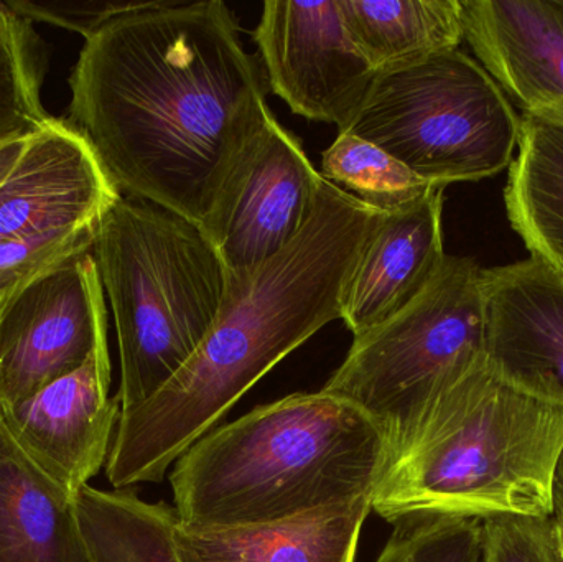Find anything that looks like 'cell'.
I'll return each instance as SVG.
<instances>
[{
  "label": "cell",
  "mask_w": 563,
  "mask_h": 562,
  "mask_svg": "<svg viewBox=\"0 0 563 562\" xmlns=\"http://www.w3.org/2000/svg\"><path fill=\"white\" fill-rule=\"evenodd\" d=\"M68 122L119 191L200 227L271 114L263 78L221 0L148 2L85 40Z\"/></svg>",
  "instance_id": "6da1fadb"
},
{
  "label": "cell",
  "mask_w": 563,
  "mask_h": 562,
  "mask_svg": "<svg viewBox=\"0 0 563 562\" xmlns=\"http://www.w3.org/2000/svg\"><path fill=\"white\" fill-rule=\"evenodd\" d=\"M386 213L324 178L300 234L263 266L227 274L223 302L187 365L121 411L106 475L115 491L158 484L277 363L341 319L344 286Z\"/></svg>",
  "instance_id": "7a4b0ae2"
},
{
  "label": "cell",
  "mask_w": 563,
  "mask_h": 562,
  "mask_svg": "<svg viewBox=\"0 0 563 562\" xmlns=\"http://www.w3.org/2000/svg\"><path fill=\"white\" fill-rule=\"evenodd\" d=\"M389 462L363 409L297 393L195 442L170 474L175 511L197 530L279 524L371 497Z\"/></svg>",
  "instance_id": "3957f363"
},
{
  "label": "cell",
  "mask_w": 563,
  "mask_h": 562,
  "mask_svg": "<svg viewBox=\"0 0 563 562\" xmlns=\"http://www.w3.org/2000/svg\"><path fill=\"white\" fill-rule=\"evenodd\" d=\"M563 408L499 378L485 356L420 416L371 495L394 524L410 515L551 518Z\"/></svg>",
  "instance_id": "277c9868"
},
{
  "label": "cell",
  "mask_w": 563,
  "mask_h": 562,
  "mask_svg": "<svg viewBox=\"0 0 563 562\" xmlns=\"http://www.w3.org/2000/svg\"><path fill=\"white\" fill-rule=\"evenodd\" d=\"M114 313L121 411L157 395L197 353L223 302L227 271L198 224L119 198L92 244Z\"/></svg>",
  "instance_id": "5b68a950"
},
{
  "label": "cell",
  "mask_w": 563,
  "mask_h": 562,
  "mask_svg": "<svg viewBox=\"0 0 563 562\" xmlns=\"http://www.w3.org/2000/svg\"><path fill=\"white\" fill-rule=\"evenodd\" d=\"M521 124L501 86L459 48L377 75L343 132L446 188L511 167Z\"/></svg>",
  "instance_id": "8992f818"
},
{
  "label": "cell",
  "mask_w": 563,
  "mask_h": 562,
  "mask_svg": "<svg viewBox=\"0 0 563 562\" xmlns=\"http://www.w3.org/2000/svg\"><path fill=\"white\" fill-rule=\"evenodd\" d=\"M483 273L472 257L446 256L406 309L354 339L324 385L380 426L390 462L432 399L485 356Z\"/></svg>",
  "instance_id": "52a82bcc"
},
{
  "label": "cell",
  "mask_w": 563,
  "mask_h": 562,
  "mask_svg": "<svg viewBox=\"0 0 563 562\" xmlns=\"http://www.w3.org/2000/svg\"><path fill=\"white\" fill-rule=\"evenodd\" d=\"M324 178L271 112L214 195L200 230L227 274L263 266L303 231Z\"/></svg>",
  "instance_id": "ba28073f"
},
{
  "label": "cell",
  "mask_w": 563,
  "mask_h": 562,
  "mask_svg": "<svg viewBox=\"0 0 563 562\" xmlns=\"http://www.w3.org/2000/svg\"><path fill=\"white\" fill-rule=\"evenodd\" d=\"M104 339V289L89 251L26 287L0 312V408L75 372Z\"/></svg>",
  "instance_id": "9c48e42d"
},
{
  "label": "cell",
  "mask_w": 563,
  "mask_h": 562,
  "mask_svg": "<svg viewBox=\"0 0 563 562\" xmlns=\"http://www.w3.org/2000/svg\"><path fill=\"white\" fill-rule=\"evenodd\" d=\"M274 95L294 114L346 131L379 73L347 30L340 0H269L254 30Z\"/></svg>",
  "instance_id": "30bf717a"
},
{
  "label": "cell",
  "mask_w": 563,
  "mask_h": 562,
  "mask_svg": "<svg viewBox=\"0 0 563 562\" xmlns=\"http://www.w3.org/2000/svg\"><path fill=\"white\" fill-rule=\"evenodd\" d=\"M109 388L104 339L75 372L13 408H0L16 444L71 500L108 462L121 418L119 396L111 398Z\"/></svg>",
  "instance_id": "8fae6325"
},
{
  "label": "cell",
  "mask_w": 563,
  "mask_h": 562,
  "mask_svg": "<svg viewBox=\"0 0 563 562\" xmlns=\"http://www.w3.org/2000/svg\"><path fill=\"white\" fill-rule=\"evenodd\" d=\"M121 197L88 139L53 118L0 185V243L99 224Z\"/></svg>",
  "instance_id": "7c38bea8"
},
{
  "label": "cell",
  "mask_w": 563,
  "mask_h": 562,
  "mask_svg": "<svg viewBox=\"0 0 563 562\" xmlns=\"http://www.w3.org/2000/svg\"><path fill=\"white\" fill-rule=\"evenodd\" d=\"M485 359L509 385L563 408V276L538 257L483 273Z\"/></svg>",
  "instance_id": "4fadbf2b"
},
{
  "label": "cell",
  "mask_w": 563,
  "mask_h": 562,
  "mask_svg": "<svg viewBox=\"0 0 563 562\" xmlns=\"http://www.w3.org/2000/svg\"><path fill=\"white\" fill-rule=\"evenodd\" d=\"M465 42L525 114L563 124V0H462Z\"/></svg>",
  "instance_id": "5bb4252c"
},
{
  "label": "cell",
  "mask_w": 563,
  "mask_h": 562,
  "mask_svg": "<svg viewBox=\"0 0 563 562\" xmlns=\"http://www.w3.org/2000/svg\"><path fill=\"white\" fill-rule=\"evenodd\" d=\"M443 194L437 188L386 213L347 277L341 320L354 339L383 326L426 290L446 260Z\"/></svg>",
  "instance_id": "9a60e30c"
},
{
  "label": "cell",
  "mask_w": 563,
  "mask_h": 562,
  "mask_svg": "<svg viewBox=\"0 0 563 562\" xmlns=\"http://www.w3.org/2000/svg\"><path fill=\"white\" fill-rule=\"evenodd\" d=\"M371 497L279 524L197 528L178 524L181 562H354Z\"/></svg>",
  "instance_id": "2e32d148"
},
{
  "label": "cell",
  "mask_w": 563,
  "mask_h": 562,
  "mask_svg": "<svg viewBox=\"0 0 563 562\" xmlns=\"http://www.w3.org/2000/svg\"><path fill=\"white\" fill-rule=\"evenodd\" d=\"M0 562H88L71 498L16 444L2 409Z\"/></svg>",
  "instance_id": "e0dca14e"
},
{
  "label": "cell",
  "mask_w": 563,
  "mask_h": 562,
  "mask_svg": "<svg viewBox=\"0 0 563 562\" xmlns=\"http://www.w3.org/2000/svg\"><path fill=\"white\" fill-rule=\"evenodd\" d=\"M521 118L506 214L531 256L563 276V124L525 112Z\"/></svg>",
  "instance_id": "ac0fdd59"
},
{
  "label": "cell",
  "mask_w": 563,
  "mask_h": 562,
  "mask_svg": "<svg viewBox=\"0 0 563 562\" xmlns=\"http://www.w3.org/2000/svg\"><path fill=\"white\" fill-rule=\"evenodd\" d=\"M347 30L377 73L459 49L462 0H340Z\"/></svg>",
  "instance_id": "d6986e66"
},
{
  "label": "cell",
  "mask_w": 563,
  "mask_h": 562,
  "mask_svg": "<svg viewBox=\"0 0 563 562\" xmlns=\"http://www.w3.org/2000/svg\"><path fill=\"white\" fill-rule=\"evenodd\" d=\"M88 562H181L178 517L167 504H147L134 492L86 485L73 500Z\"/></svg>",
  "instance_id": "ffe728a7"
},
{
  "label": "cell",
  "mask_w": 563,
  "mask_h": 562,
  "mask_svg": "<svg viewBox=\"0 0 563 562\" xmlns=\"http://www.w3.org/2000/svg\"><path fill=\"white\" fill-rule=\"evenodd\" d=\"M321 177L338 187L343 185L347 194L383 213L404 210L443 188L350 132H338L333 144L321 154Z\"/></svg>",
  "instance_id": "44dd1931"
},
{
  "label": "cell",
  "mask_w": 563,
  "mask_h": 562,
  "mask_svg": "<svg viewBox=\"0 0 563 562\" xmlns=\"http://www.w3.org/2000/svg\"><path fill=\"white\" fill-rule=\"evenodd\" d=\"M32 22L0 2V144L45 128L43 63Z\"/></svg>",
  "instance_id": "7402d4cb"
},
{
  "label": "cell",
  "mask_w": 563,
  "mask_h": 562,
  "mask_svg": "<svg viewBox=\"0 0 563 562\" xmlns=\"http://www.w3.org/2000/svg\"><path fill=\"white\" fill-rule=\"evenodd\" d=\"M376 562H486L485 520L440 515L399 518Z\"/></svg>",
  "instance_id": "603a6c76"
},
{
  "label": "cell",
  "mask_w": 563,
  "mask_h": 562,
  "mask_svg": "<svg viewBox=\"0 0 563 562\" xmlns=\"http://www.w3.org/2000/svg\"><path fill=\"white\" fill-rule=\"evenodd\" d=\"M98 227L63 228L26 240L0 243V312L26 287L73 257L92 251Z\"/></svg>",
  "instance_id": "cb8c5ba5"
},
{
  "label": "cell",
  "mask_w": 563,
  "mask_h": 562,
  "mask_svg": "<svg viewBox=\"0 0 563 562\" xmlns=\"http://www.w3.org/2000/svg\"><path fill=\"white\" fill-rule=\"evenodd\" d=\"M485 537L486 562H563L555 517L489 518Z\"/></svg>",
  "instance_id": "d4e9b609"
},
{
  "label": "cell",
  "mask_w": 563,
  "mask_h": 562,
  "mask_svg": "<svg viewBox=\"0 0 563 562\" xmlns=\"http://www.w3.org/2000/svg\"><path fill=\"white\" fill-rule=\"evenodd\" d=\"M7 7L15 15L30 22H46L71 30L91 38L99 29L132 10L142 9L148 2H109V0H81V2H35L10 0Z\"/></svg>",
  "instance_id": "484cf974"
},
{
  "label": "cell",
  "mask_w": 563,
  "mask_h": 562,
  "mask_svg": "<svg viewBox=\"0 0 563 562\" xmlns=\"http://www.w3.org/2000/svg\"><path fill=\"white\" fill-rule=\"evenodd\" d=\"M554 517L563 524V459L559 467L558 482H555V514Z\"/></svg>",
  "instance_id": "4316f807"
},
{
  "label": "cell",
  "mask_w": 563,
  "mask_h": 562,
  "mask_svg": "<svg viewBox=\"0 0 563 562\" xmlns=\"http://www.w3.org/2000/svg\"><path fill=\"white\" fill-rule=\"evenodd\" d=\"M558 520V518H555ZM558 530H559V544H561V553H562V561H563V524L562 521L558 520Z\"/></svg>",
  "instance_id": "83f0119b"
}]
</instances>
